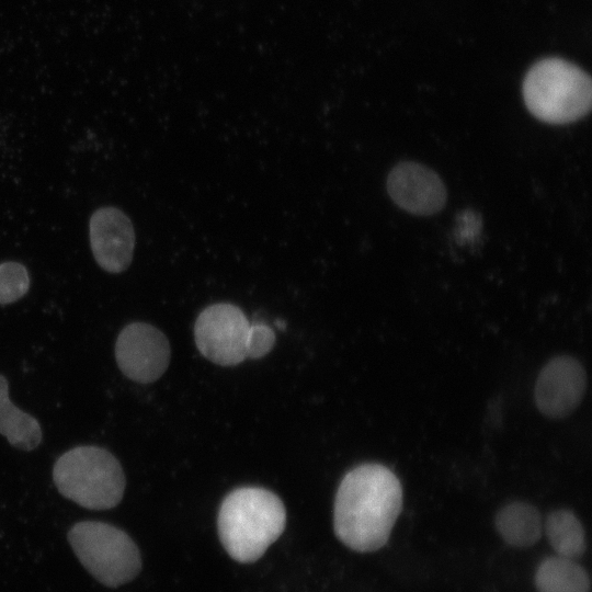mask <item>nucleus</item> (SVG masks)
I'll use <instances>...</instances> for the list:
<instances>
[{
  "instance_id": "dca6fc26",
  "label": "nucleus",
  "mask_w": 592,
  "mask_h": 592,
  "mask_svg": "<svg viewBox=\"0 0 592 592\" xmlns=\"http://www.w3.org/2000/svg\"><path fill=\"white\" fill-rule=\"evenodd\" d=\"M275 343L273 329L263 322H252L248 342V358H260L266 355Z\"/></svg>"
},
{
  "instance_id": "9b49d317",
  "label": "nucleus",
  "mask_w": 592,
  "mask_h": 592,
  "mask_svg": "<svg viewBox=\"0 0 592 592\" xmlns=\"http://www.w3.org/2000/svg\"><path fill=\"white\" fill-rule=\"evenodd\" d=\"M494 523L502 539L516 548L535 545L543 533L539 511L525 501H513L502 506L496 514Z\"/></svg>"
},
{
  "instance_id": "9d476101",
  "label": "nucleus",
  "mask_w": 592,
  "mask_h": 592,
  "mask_svg": "<svg viewBox=\"0 0 592 592\" xmlns=\"http://www.w3.org/2000/svg\"><path fill=\"white\" fill-rule=\"evenodd\" d=\"M387 191L399 207L419 216L439 213L446 202V190L440 177L413 161H402L392 168Z\"/></svg>"
},
{
  "instance_id": "ddd939ff",
  "label": "nucleus",
  "mask_w": 592,
  "mask_h": 592,
  "mask_svg": "<svg viewBox=\"0 0 592 592\" xmlns=\"http://www.w3.org/2000/svg\"><path fill=\"white\" fill-rule=\"evenodd\" d=\"M535 585L538 592H590V578L574 559L553 556L538 566Z\"/></svg>"
},
{
  "instance_id": "1a4fd4ad",
  "label": "nucleus",
  "mask_w": 592,
  "mask_h": 592,
  "mask_svg": "<svg viewBox=\"0 0 592 592\" xmlns=\"http://www.w3.org/2000/svg\"><path fill=\"white\" fill-rule=\"evenodd\" d=\"M89 237L93 257L104 271L117 274L130 265L135 230L123 210L114 206L98 208L90 217Z\"/></svg>"
},
{
  "instance_id": "f03ea898",
  "label": "nucleus",
  "mask_w": 592,
  "mask_h": 592,
  "mask_svg": "<svg viewBox=\"0 0 592 592\" xmlns=\"http://www.w3.org/2000/svg\"><path fill=\"white\" fill-rule=\"evenodd\" d=\"M286 511L282 500L261 487H240L220 503L217 531L227 554L236 561L260 559L282 535Z\"/></svg>"
},
{
  "instance_id": "6e6552de",
  "label": "nucleus",
  "mask_w": 592,
  "mask_h": 592,
  "mask_svg": "<svg viewBox=\"0 0 592 592\" xmlns=\"http://www.w3.org/2000/svg\"><path fill=\"white\" fill-rule=\"evenodd\" d=\"M583 365L571 355L550 358L539 371L534 400L539 412L549 419H563L581 403L587 390Z\"/></svg>"
},
{
  "instance_id": "39448f33",
  "label": "nucleus",
  "mask_w": 592,
  "mask_h": 592,
  "mask_svg": "<svg viewBox=\"0 0 592 592\" xmlns=\"http://www.w3.org/2000/svg\"><path fill=\"white\" fill-rule=\"evenodd\" d=\"M67 539L84 569L100 583L117 588L141 571L140 551L122 528L102 521L75 523Z\"/></svg>"
},
{
  "instance_id": "2eb2a0df",
  "label": "nucleus",
  "mask_w": 592,
  "mask_h": 592,
  "mask_svg": "<svg viewBox=\"0 0 592 592\" xmlns=\"http://www.w3.org/2000/svg\"><path fill=\"white\" fill-rule=\"evenodd\" d=\"M26 267L14 261L0 263V305L12 304L22 298L30 288Z\"/></svg>"
},
{
  "instance_id": "20e7f679",
  "label": "nucleus",
  "mask_w": 592,
  "mask_h": 592,
  "mask_svg": "<svg viewBox=\"0 0 592 592\" xmlns=\"http://www.w3.org/2000/svg\"><path fill=\"white\" fill-rule=\"evenodd\" d=\"M591 80L576 65L559 58L537 61L526 73L523 98L528 111L549 124H567L591 107Z\"/></svg>"
},
{
  "instance_id": "0eeeda50",
  "label": "nucleus",
  "mask_w": 592,
  "mask_h": 592,
  "mask_svg": "<svg viewBox=\"0 0 592 592\" xmlns=\"http://www.w3.org/2000/svg\"><path fill=\"white\" fill-rule=\"evenodd\" d=\"M170 357L167 337L150 323H128L117 335L115 360L122 374L133 382H156L167 371Z\"/></svg>"
},
{
  "instance_id": "423d86ee",
  "label": "nucleus",
  "mask_w": 592,
  "mask_h": 592,
  "mask_svg": "<svg viewBox=\"0 0 592 592\" xmlns=\"http://www.w3.org/2000/svg\"><path fill=\"white\" fill-rule=\"evenodd\" d=\"M251 322L229 303L213 304L201 311L194 325L201 354L220 366H234L248 358Z\"/></svg>"
},
{
  "instance_id": "f8f14e48",
  "label": "nucleus",
  "mask_w": 592,
  "mask_h": 592,
  "mask_svg": "<svg viewBox=\"0 0 592 592\" xmlns=\"http://www.w3.org/2000/svg\"><path fill=\"white\" fill-rule=\"evenodd\" d=\"M0 434L15 448L30 452L42 442L39 422L14 406L9 398L8 379L0 374Z\"/></svg>"
},
{
  "instance_id": "f257e3e1",
  "label": "nucleus",
  "mask_w": 592,
  "mask_h": 592,
  "mask_svg": "<svg viewBox=\"0 0 592 592\" xmlns=\"http://www.w3.org/2000/svg\"><path fill=\"white\" fill-rule=\"evenodd\" d=\"M401 508L398 477L382 464L358 465L344 475L337 490L334 533L352 550H378L388 542Z\"/></svg>"
},
{
  "instance_id": "4468645a",
  "label": "nucleus",
  "mask_w": 592,
  "mask_h": 592,
  "mask_svg": "<svg viewBox=\"0 0 592 592\" xmlns=\"http://www.w3.org/2000/svg\"><path fill=\"white\" fill-rule=\"evenodd\" d=\"M543 527L557 556L576 559L585 551V532L572 511L558 509L550 512Z\"/></svg>"
},
{
  "instance_id": "7ed1b4c3",
  "label": "nucleus",
  "mask_w": 592,
  "mask_h": 592,
  "mask_svg": "<svg viewBox=\"0 0 592 592\" xmlns=\"http://www.w3.org/2000/svg\"><path fill=\"white\" fill-rule=\"evenodd\" d=\"M54 483L65 498L89 510H109L123 499L126 479L117 458L95 445L76 446L59 456Z\"/></svg>"
}]
</instances>
